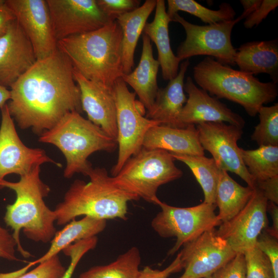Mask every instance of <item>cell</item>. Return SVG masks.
Wrapping results in <instances>:
<instances>
[{
    "mask_svg": "<svg viewBox=\"0 0 278 278\" xmlns=\"http://www.w3.org/2000/svg\"><path fill=\"white\" fill-rule=\"evenodd\" d=\"M88 177V183L75 180L56 205L57 224L65 225L80 216L126 220L128 202L139 198L115 185L105 168H93Z\"/></svg>",
    "mask_w": 278,
    "mask_h": 278,
    "instance_id": "4",
    "label": "cell"
},
{
    "mask_svg": "<svg viewBox=\"0 0 278 278\" xmlns=\"http://www.w3.org/2000/svg\"><path fill=\"white\" fill-rule=\"evenodd\" d=\"M36 166L18 182L0 181V188H8L16 194L15 201L6 206L4 217L6 224L13 230L17 250L25 258L31 256L21 244L20 234L23 230L27 238L36 242L47 243L54 237L56 229V214L46 204L44 198L50 188L40 178L41 167Z\"/></svg>",
    "mask_w": 278,
    "mask_h": 278,
    "instance_id": "2",
    "label": "cell"
},
{
    "mask_svg": "<svg viewBox=\"0 0 278 278\" xmlns=\"http://www.w3.org/2000/svg\"><path fill=\"white\" fill-rule=\"evenodd\" d=\"M268 201L254 188L243 209L231 219L221 223L217 233L226 240L236 253H242L256 246L261 232L268 227Z\"/></svg>",
    "mask_w": 278,
    "mask_h": 278,
    "instance_id": "15",
    "label": "cell"
},
{
    "mask_svg": "<svg viewBox=\"0 0 278 278\" xmlns=\"http://www.w3.org/2000/svg\"><path fill=\"white\" fill-rule=\"evenodd\" d=\"M195 126L201 145L212 155L218 166L235 173L254 188L255 182L242 162L237 145L242 128L224 122L203 123Z\"/></svg>",
    "mask_w": 278,
    "mask_h": 278,
    "instance_id": "11",
    "label": "cell"
},
{
    "mask_svg": "<svg viewBox=\"0 0 278 278\" xmlns=\"http://www.w3.org/2000/svg\"><path fill=\"white\" fill-rule=\"evenodd\" d=\"M254 188L242 186L233 180L225 170L221 169L216 195L218 207L217 217L221 223L236 216L251 198Z\"/></svg>",
    "mask_w": 278,
    "mask_h": 278,
    "instance_id": "27",
    "label": "cell"
},
{
    "mask_svg": "<svg viewBox=\"0 0 278 278\" xmlns=\"http://www.w3.org/2000/svg\"><path fill=\"white\" fill-rule=\"evenodd\" d=\"M172 21L180 24L186 33L185 40L179 46L176 56L181 60L200 55L215 58L219 63L235 65L236 52L231 42L234 25L240 22L238 18L229 21L200 26L192 24L175 14Z\"/></svg>",
    "mask_w": 278,
    "mask_h": 278,
    "instance_id": "10",
    "label": "cell"
},
{
    "mask_svg": "<svg viewBox=\"0 0 278 278\" xmlns=\"http://www.w3.org/2000/svg\"><path fill=\"white\" fill-rule=\"evenodd\" d=\"M141 256L139 249L132 247L113 262L92 267L79 278H138Z\"/></svg>",
    "mask_w": 278,
    "mask_h": 278,
    "instance_id": "29",
    "label": "cell"
},
{
    "mask_svg": "<svg viewBox=\"0 0 278 278\" xmlns=\"http://www.w3.org/2000/svg\"><path fill=\"white\" fill-rule=\"evenodd\" d=\"M38 141L53 144L62 152L66 161L63 176L67 179L77 173L88 176L93 168L88 158L93 153L112 152L118 147L116 140L77 112L66 114L40 135Z\"/></svg>",
    "mask_w": 278,
    "mask_h": 278,
    "instance_id": "5",
    "label": "cell"
},
{
    "mask_svg": "<svg viewBox=\"0 0 278 278\" xmlns=\"http://www.w3.org/2000/svg\"><path fill=\"white\" fill-rule=\"evenodd\" d=\"M98 242L97 236L80 240L69 245L62 251L70 257V263L61 278H72L74 271L82 257L94 249Z\"/></svg>",
    "mask_w": 278,
    "mask_h": 278,
    "instance_id": "34",
    "label": "cell"
},
{
    "mask_svg": "<svg viewBox=\"0 0 278 278\" xmlns=\"http://www.w3.org/2000/svg\"><path fill=\"white\" fill-rule=\"evenodd\" d=\"M189 64L188 59L182 62L177 75L165 88L159 89L152 106L147 110L146 118L160 125L182 128L179 118L187 100L184 80Z\"/></svg>",
    "mask_w": 278,
    "mask_h": 278,
    "instance_id": "20",
    "label": "cell"
},
{
    "mask_svg": "<svg viewBox=\"0 0 278 278\" xmlns=\"http://www.w3.org/2000/svg\"><path fill=\"white\" fill-rule=\"evenodd\" d=\"M244 11L241 15L238 17L240 21L244 19H246L252 12L256 10L261 5L262 0H241Z\"/></svg>",
    "mask_w": 278,
    "mask_h": 278,
    "instance_id": "45",
    "label": "cell"
},
{
    "mask_svg": "<svg viewBox=\"0 0 278 278\" xmlns=\"http://www.w3.org/2000/svg\"><path fill=\"white\" fill-rule=\"evenodd\" d=\"M57 41L90 32L113 22L96 0H46Z\"/></svg>",
    "mask_w": 278,
    "mask_h": 278,
    "instance_id": "13",
    "label": "cell"
},
{
    "mask_svg": "<svg viewBox=\"0 0 278 278\" xmlns=\"http://www.w3.org/2000/svg\"><path fill=\"white\" fill-rule=\"evenodd\" d=\"M122 32L116 21L96 30L57 41L58 49L86 79L110 88L123 73Z\"/></svg>",
    "mask_w": 278,
    "mask_h": 278,
    "instance_id": "3",
    "label": "cell"
},
{
    "mask_svg": "<svg viewBox=\"0 0 278 278\" xmlns=\"http://www.w3.org/2000/svg\"><path fill=\"white\" fill-rule=\"evenodd\" d=\"M74 79L80 91L82 111L88 119L117 141L116 108L114 90L88 80L73 67Z\"/></svg>",
    "mask_w": 278,
    "mask_h": 278,
    "instance_id": "19",
    "label": "cell"
},
{
    "mask_svg": "<svg viewBox=\"0 0 278 278\" xmlns=\"http://www.w3.org/2000/svg\"><path fill=\"white\" fill-rule=\"evenodd\" d=\"M175 160L167 151L143 147L126 161L116 176L110 177L111 180L139 199L158 205L161 201L157 196L159 187L182 176Z\"/></svg>",
    "mask_w": 278,
    "mask_h": 278,
    "instance_id": "7",
    "label": "cell"
},
{
    "mask_svg": "<svg viewBox=\"0 0 278 278\" xmlns=\"http://www.w3.org/2000/svg\"><path fill=\"white\" fill-rule=\"evenodd\" d=\"M255 188L259 190L268 201L278 204V176L255 182Z\"/></svg>",
    "mask_w": 278,
    "mask_h": 278,
    "instance_id": "42",
    "label": "cell"
},
{
    "mask_svg": "<svg viewBox=\"0 0 278 278\" xmlns=\"http://www.w3.org/2000/svg\"><path fill=\"white\" fill-rule=\"evenodd\" d=\"M10 88L11 116L21 129L31 128L39 135L68 113L83 111L73 66L58 49L37 60Z\"/></svg>",
    "mask_w": 278,
    "mask_h": 278,
    "instance_id": "1",
    "label": "cell"
},
{
    "mask_svg": "<svg viewBox=\"0 0 278 278\" xmlns=\"http://www.w3.org/2000/svg\"><path fill=\"white\" fill-rule=\"evenodd\" d=\"M246 278H274L267 256L256 246L244 253Z\"/></svg>",
    "mask_w": 278,
    "mask_h": 278,
    "instance_id": "33",
    "label": "cell"
},
{
    "mask_svg": "<svg viewBox=\"0 0 278 278\" xmlns=\"http://www.w3.org/2000/svg\"><path fill=\"white\" fill-rule=\"evenodd\" d=\"M143 147L181 154L204 155L195 125H188L182 128L160 125L155 126L146 133Z\"/></svg>",
    "mask_w": 278,
    "mask_h": 278,
    "instance_id": "22",
    "label": "cell"
},
{
    "mask_svg": "<svg viewBox=\"0 0 278 278\" xmlns=\"http://www.w3.org/2000/svg\"><path fill=\"white\" fill-rule=\"evenodd\" d=\"M10 99V92L6 87L0 84V108H1L6 102Z\"/></svg>",
    "mask_w": 278,
    "mask_h": 278,
    "instance_id": "46",
    "label": "cell"
},
{
    "mask_svg": "<svg viewBox=\"0 0 278 278\" xmlns=\"http://www.w3.org/2000/svg\"><path fill=\"white\" fill-rule=\"evenodd\" d=\"M100 9L112 21L140 7L138 0H96Z\"/></svg>",
    "mask_w": 278,
    "mask_h": 278,
    "instance_id": "36",
    "label": "cell"
},
{
    "mask_svg": "<svg viewBox=\"0 0 278 278\" xmlns=\"http://www.w3.org/2000/svg\"><path fill=\"white\" fill-rule=\"evenodd\" d=\"M16 242L12 234L0 225V257L10 261H18L15 255Z\"/></svg>",
    "mask_w": 278,
    "mask_h": 278,
    "instance_id": "41",
    "label": "cell"
},
{
    "mask_svg": "<svg viewBox=\"0 0 278 278\" xmlns=\"http://www.w3.org/2000/svg\"><path fill=\"white\" fill-rule=\"evenodd\" d=\"M259 123L254 127L251 138L259 146H278V104L263 106L259 109Z\"/></svg>",
    "mask_w": 278,
    "mask_h": 278,
    "instance_id": "32",
    "label": "cell"
},
{
    "mask_svg": "<svg viewBox=\"0 0 278 278\" xmlns=\"http://www.w3.org/2000/svg\"><path fill=\"white\" fill-rule=\"evenodd\" d=\"M66 269L57 255L16 278H61Z\"/></svg>",
    "mask_w": 278,
    "mask_h": 278,
    "instance_id": "35",
    "label": "cell"
},
{
    "mask_svg": "<svg viewBox=\"0 0 278 278\" xmlns=\"http://www.w3.org/2000/svg\"><path fill=\"white\" fill-rule=\"evenodd\" d=\"M235 64L239 71L253 75L267 74L272 81H278V41H252L236 49Z\"/></svg>",
    "mask_w": 278,
    "mask_h": 278,
    "instance_id": "23",
    "label": "cell"
},
{
    "mask_svg": "<svg viewBox=\"0 0 278 278\" xmlns=\"http://www.w3.org/2000/svg\"><path fill=\"white\" fill-rule=\"evenodd\" d=\"M156 4L157 0H146L141 6L120 15L116 20L122 32L121 59L124 74L132 72L138 40Z\"/></svg>",
    "mask_w": 278,
    "mask_h": 278,
    "instance_id": "26",
    "label": "cell"
},
{
    "mask_svg": "<svg viewBox=\"0 0 278 278\" xmlns=\"http://www.w3.org/2000/svg\"><path fill=\"white\" fill-rule=\"evenodd\" d=\"M256 246L268 257L272 266L274 278H278V238L265 229L258 236Z\"/></svg>",
    "mask_w": 278,
    "mask_h": 278,
    "instance_id": "37",
    "label": "cell"
},
{
    "mask_svg": "<svg viewBox=\"0 0 278 278\" xmlns=\"http://www.w3.org/2000/svg\"><path fill=\"white\" fill-rule=\"evenodd\" d=\"M182 247L179 253L184 271L179 278H208L237 254L215 228Z\"/></svg>",
    "mask_w": 278,
    "mask_h": 278,
    "instance_id": "12",
    "label": "cell"
},
{
    "mask_svg": "<svg viewBox=\"0 0 278 278\" xmlns=\"http://www.w3.org/2000/svg\"><path fill=\"white\" fill-rule=\"evenodd\" d=\"M155 8L153 21L146 23L143 31L155 44L158 53L157 60L161 68L163 78L169 81L177 75L181 61L171 48L168 30L170 20L167 14L165 1L157 0Z\"/></svg>",
    "mask_w": 278,
    "mask_h": 278,
    "instance_id": "25",
    "label": "cell"
},
{
    "mask_svg": "<svg viewBox=\"0 0 278 278\" xmlns=\"http://www.w3.org/2000/svg\"><path fill=\"white\" fill-rule=\"evenodd\" d=\"M267 211L269 212L272 220V225L266 229L272 236L278 238V206L273 202L268 201Z\"/></svg>",
    "mask_w": 278,
    "mask_h": 278,
    "instance_id": "44",
    "label": "cell"
},
{
    "mask_svg": "<svg viewBox=\"0 0 278 278\" xmlns=\"http://www.w3.org/2000/svg\"><path fill=\"white\" fill-rule=\"evenodd\" d=\"M240 153L255 182L278 176V146H261L253 150L240 148Z\"/></svg>",
    "mask_w": 278,
    "mask_h": 278,
    "instance_id": "30",
    "label": "cell"
},
{
    "mask_svg": "<svg viewBox=\"0 0 278 278\" xmlns=\"http://www.w3.org/2000/svg\"><path fill=\"white\" fill-rule=\"evenodd\" d=\"M107 220L84 216L79 220L74 219L65 224L60 231H56L50 241L48 251L38 259L30 262L24 267L12 272L0 273V278H16L26 272L36 264L45 262L57 255L74 242L96 236L106 227Z\"/></svg>",
    "mask_w": 278,
    "mask_h": 278,
    "instance_id": "21",
    "label": "cell"
},
{
    "mask_svg": "<svg viewBox=\"0 0 278 278\" xmlns=\"http://www.w3.org/2000/svg\"><path fill=\"white\" fill-rule=\"evenodd\" d=\"M193 77L200 88L242 106L255 116L261 107L273 102L278 95L277 83L263 82L252 74L234 70L211 57H206L193 68Z\"/></svg>",
    "mask_w": 278,
    "mask_h": 278,
    "instance_id": "6",
    "label": "cell"
},
{
    "mask_svg": "<svg viewBox=\"0 0 278 278\" xmlns=\"http://www.w3.org/2000/svg\"><path fill=\"white\" fill-rule=\"evenodd\" d=\"M143 47L140 62L133 71L123 74L121 79L131 86L140 102L148 110L152 106L159 90L157 74L160 64L154 58L149 38L143 34Z\"/></svg>",
    "mask_w": 278,
    "mask_h": 278,
    "instance_id": "24",
    "label": "cell"
},
{
    "mask_svg": "<svg viewBox=\"0 0 278 278\" xmlns=\"http://www.w3.org/2000/svg\"><path fill=\"white\" fill-rule=\"evenodd\" d=\"M37 60L29 39L14 20L0 37V84L10 87Z\"/></svg>",
    "mask_w": 278,
    "mask_h": 278,
    "instance_id": "17",
    "label": "cell"
},
{
    "mask_svg": "<svg viewBox=\"0 0 278 278\" xmlns=\"http://www.w3.org/2000/svg\"><path fill=\"white\" fill-rule=\"evenodd\" d=\"M0 109V181L11 173L23 176L36 166L45 163L50 162L62 167L60 163L49 158L44 150L26 146L17 133L7 104Z\"/></svg>",
    "mask_w": 278,
    "mask_h": 278,
    "instance_id": "14",
    "label": "cell"
},
{
    "mask_svg": "<svg viewBox=\"0 0 278 278\" xmlns=\"http://www.w3.org/2000/svg\"><path fill=\"white\" fill-rule=\"evenodd\" d=\"M167 14L170 22L179 11L193 15L208 25L229 21L235 19L236 12L228 3H222L218 10L208 9L194 0H168Z\"/></svg>",
    "mask_w": 278,
    "mask_h": 278,
    "instance_id": "31",
    "label": "cell"
},
{
    "mask_svg": "<svg viewBox=\"0 0 278 278\" xmlns=\"http://www.w3.org/2000/svg\"><path fill=\"white\" fill-rule=\"evenodd\" d=\"M184 91L188 94V98L179 118L181 128L208 122H224L244 127L245 121L240 115L197 87L190 77L186 78Z\"/></svg>",
    "mask_w": 278,
    "mask_h": 278,
    "instance_id": "18",
    "label": "cell"
},
{
    "mask_svg": "<svg viewBox=\"0 0 278 278\" xmlns=\"http://www.w3.org/2000/svg\"><path fill=\"white\" fill-rule=\"evenodd\" d=\"M208 278H246L244 254L237 253L233 259Z\"/></svg>",
    "mask_w": 278,
    "mask_h": 278,
    "instance_id": "38",
    "label": "cell"
},
{
    "mask_svg": "<svg viewBox=\"0 0 278 278\" xmlns=\"http://www.w3.org/2000/svg\"><path fill=\"white\" fill-rule=\"evenodd\" d=\"M16 20L12 10L5 2L0 5V37L7 30L9 25Z\"/></svg>",
    "mask_w": 278,
    "mask_h": 278,
    "instance_id": "43",
    "label": "cell"
},
{
    "mask_svg": "<svg viewBox=\"0 0 278 278\" xmlns=\"http://www.w3.org/2000/svg\"><path fill=\"white\" fill-rule=\"evenodd\" d=\"M278 5L277 0H263L260 6L245 19L244 25L246 28L258 26L269 13L275 9Z\"/></svg>",
    "mask_w": 278,
    "mask_h": 278,
    "instance_id": "40",
    "label": "cell"
},
{
    "mask_svg": "<svg viewBox=\"0 0 278 278\" xmlns=\"http://www.w3.org/2000/svg\"><path fill=\"white\" fill-rule=\"evenodd\" d=\"M158 205L161 211L152 220L151 227L163 238H176L168 255H173L184 244L221 223L215 212L216 204L203 202L194 206L179 207L161 201Z\"/></svg>",
    "mask_w": 278,
    "mask_h": 278,
    "instance_id": "8",
    "label": "cell"
},
{
    "mask_svg": "<svg viewBox=\"0 0 278 278\" xmlns=\"http://www.w3.org/2000/svg\"><path fill=\"white\" fill-rule=\"evenodd\" d=\"M176 160L185 164L201 186L204 202L216 204V195L221 169L214 159L204 155H190L170 152Z\"/></svg>",
    "mask_w": 278,
    "mask_h": 278,
    "instance_id": "28",
    "label": "cell"
},
{
    "mask_svg": "<svg viewBox=\"0 0 278 278\" xmlns=\"http://www.w3.org/2000/svg\"><path fill=\"white\" fill-rule=\"evenodd\" d=\"M113 90L116 108L117 143L118 148L117 162L111 170L112 176H116L126 161L143 147L147 131L160 125L143 116L140 102L135 99L136 94L131 92L126 83L118 78Z\"/></svg>",
    "mask_w": 278,
    "mask_h": 278,
    "instance_id": "9",
    "label": "cell"
},
{
    "mask_svg": "<svg viewBox=\"0 0 278 278\" xmlns=\"http://www.w3.org/2000/svg\"><path fill=\"white\" fill-rule=\"evenodd\" d=\"M5 2V0H0V5Z\"/></svg>",
    "mask_w": 278,
    "mask_h": 278,
    "instance_id": "47",
    "label": "cell"
},
{
    "mask_svg": "<svg viewBox=\"0 0 278 278\" xmlns=\"http://www.w3.org/2000/svg\"><path fill=\"white\" fill-rule=\"evenodd\" d=\"M183 265L178 253L175 259L167 267L163 270L153 269L146 266L140 270L138 278H168L171 274L181 271Z\"/></svg>",
    "mask_w": 278,
    "mask_h": 278,
    "instance_id": "39",
    "label": "cell"
},
{
    "mask_svg": "<svg viewBox=\"0 0 278 278\" xmlns=\"http://www.w3.org/2000/svg\"><path fill=\"white\" fill-rule=\"evenodd\" d=\"M6 4L29 39L37 60L58 49L46 0H6Z\"/></svg>",
    "mask_w": 278,
    "mask_h": 278,
    "instance_id": "16",
    "label": "cell"
}]
</instances>
